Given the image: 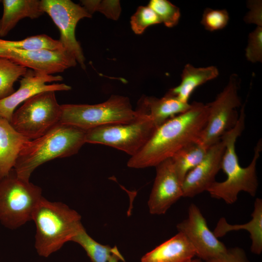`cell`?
I'll return each instance as SVG.
<instances>
[{
	"instance_id": "cell-20",
	"label": "cell",
	"mask_w": 262,
	"mask_h": 262,
	"mask_svg": "<svg viewBox=\"0 0 262 262\" xmlns=\"http://www.w3.org/2000/svg\"><path fill=\"white\" fill-rule=\"evenodd\" d=\"M251 217L248 222L242 225L230 224L225 218L222 217L217 222L213 232L218 238L231 231L246 230L250 234L251 252L256 255H260L262 252V200L260 198H256L255 200Z\"/></svg>"
},
{
	"instance_id": "cell-6",
	"label": "cell",
	"mask_w": 262,
	"mask_h": 262,
	"mask_svg": "<svg viewBox=\"0 0 262 262\" xmlns=\"http://www.w3.org/2000/svg\"><path fill=\"white\" fill-rule=\"evenodd\" d=\"M60 123L86 131L100 126L131 122L140 116L132 109L129 99L112 95L106 101L96 104L61 105Z\"/></svg>"
},
{
	"instance_id": "cell-34",
	"label": "cell",
	"mask_w": 262,
	"mask_h": 262,
	"mask_svg": "<svg viewBox=\"0 0 262 262\" xmlns=\"http://www.w3.org/2000/svg\"><path fill=\"white\" fill-rule=\"evenodd\" d=\"M189 262H204L199 259H193Z\"/></svg>"
},
{
	"instance_id": "cell-33",
	"label": "cell",
	"mask_w": 262,
	"mask_h": 262,
	"mask_svg": "<svg viewBox=\"0 0 262 262\" xmlns=\"http://www.w3.org/2000/svg\"><path fill=\"white\" fill-rule=\"evenodd\" d=\"M119 261L125 262V259L120 252H118L113 254L108 262H119Z\"/></svg>"
},
{
	"instance_id": "cell-28",
	"label": "cell",
	"mask_w": 262,
	"mask_h": 262,
	"mask_svg": "<svg viewBox=\"0 0 262 262\" xmlns=\"http://www.w3.org/2000/svg\"><path fill=\"white\" fill-rule=\"evenodd\" d=\"M82 6L90 14L99 11L108 18L117 19L120 13L121 7L118 0H81Z\"/></svg>"
},
{
	"instance_id": "cell-12",
	"label": "cell",
	"mask_w": 262,
	"mask_h": 262,
	"mask_svg": "<svg viewBox=\"0 0 262 262\" xmlns=\"http://www.w3.org/2000/svg\"><path fill=\"white\" fill-rule=\"evenodd\" d=\"M0 57L6 58L35 71L53 75L77 65L75 58L65 50H27L0 44Z\"/></svg>"
},
{
	"instance_id": "cell-9",
	"label": "cell",
	"mask_w": 262,
	"mask_h": 262,
	"mask_svg": "<svg viewBox=\"0 0 262 262\" xmlns=\"http://www.w3.org/2000/svg\"><path fill=\"white\" fill-rule=\"evenodd\" d=\"M238 89V77L233 74L216 98L206 104L207 119L198 142L207 148L219 141L237 124L239 115L236 108L241 105Z\"/></svg>"
},
{
	"instance_id": "cell-26",
	"label": "cell",
	"mask_w": 262,
	"mask_h": 262,
	"mask_svg": "<svg viewBox=\"0 0 262 262\" xmlns=\"http://www.w3.org/2000/svg\"><path fill=\"white\" fill-rule=\"evenodd\" d=\"M148 6L157 15L161 23L168 28L177 25L180 13L179 8L167 0H151Z\"/></svg>"
},
{
	"instance_id": "cell-25",
	"label": "cell",
	"mask_w": 262,
	"mask_h": 262,
	"mask_svg": "<svg viewBox=\"0 0 262 262\" xmlns=\"http://www.w3.org/2000/svg\"><path fill=\"white\" fill-rule=\"evenodd\" d=\"M0 44L7 47L22 50H65L59 40L41 34L28 37L20 40L10 41L0 38Z\"/></svg>"
},
{
	"instance_id": "cell-32",
	"label": "cell",
	"mask_w": 262,
	"mask_h": 262,
	"mask_svg": "<svg viewBox=\"0 0 262 262\" xmlns=\"http://www.w3.org/2000/svg\"><path fill=\"white\" fill-rule=\"evenodd\" d=\"M262 0H249L248 7L250 11L245 17V22L262 27Z\"/></svg>"
},
{
	"instance_id": "cell-15",
	"label": "cell",
	"mask_w": 262,
	"mask_h": 262,
	"mask_svg": "<svg viewBox=\"0 0 262 262\" xmlns=\"http://www.w3.org/2000/svg\"><path fill=\"white\" fill-rule=\"evenodd\" d=\"M226 140L221 139L211 146L203 160L186 175L182 182L183 197H193L207 191L216 180L215 176L221 169Z\"/></svg>"
},
{
	"instance_id": "cell-11",
	"label": "cell",
	"mask_w": 262,
	"mask_h": 262,
	"mask_svg": "<svg viewBox=\"0 0 262 262\" xmlns=\"http://www.w3.org/2000/svg\"><path fill=\"white\" fill-rule=\"evenodd\" d=\"M177 229L186 236L196 256L204 262L221 256L228 250L210 229L206 219L195 204L190 205L187 217L177 225Z\"/></svg>"
},
{
	"instance_id": "cell-29",
	"label": "cell",
	"mask_w": 262,
	"mask_h": 262,
	"mask_svg": "<svg viewBox=\"0 0 262 262\" xmlns=\"http://www.w3.org/2000/svg\"><path fill=\"white\" fill-rule=\"evenodd\" d=\"M229 20V15L226 10L206 8L203 14L201 23L206 30L213 32L225 28Z\"/></svg>"
},
{
	"instance_id": "cell-30",
	"label": "cell",
	"mask_w": 262,
	"mask_h": 262,
	"mask_svg": "<svg viewBox=\"0 0 262 262\" xmlns=\"http://www.w3.org/2000/svg\"><path fill=\"white\" fill-rule=\"evenodd\" d=\"M246 56L252 63L262 60V27L257 28L249 34Z\"/></svg>"
},
{
	"instance_id": "cell-17",
	"label": "cell",
	"mask_w": 262,
	"mask_h": 262,
	"mask_svg": "<svg viewBox=\"0 0 262 262\" xmlns=\"http://www.w3.org/2000/svg\"><path fill=\"white\" fill-rule=\"evenodd\" d=\"M195 250L181 232L162 243L142 256L140 262H189Z\"/></svg>"
},
{
	"instance_id": "cell-13",
	"label": "cell",
	"mask_w": 262,
	"mask_h": 262,
	"mask_svg": "<svg viewBox=\"0 0 262 262\" xmlns=\"http://www.w3.org/2000/svg\"><path fill=\"white\" fill-rule=\"evenodd\" d=\"M63 80L59 75L54 76L28 69L20 80L18 89L8 97L0 100V116L10 122L16 108L35 95L45 91H67L71 87L65 83H54Z\"/></svg>"
},
{
	"instance_id": "cell-4",
	"label": "cell",
	"mask_w": 262,
	"mask_h": 262,
	"mask_svg": "<svg viewBox=\"0 0 262 262\" xmlns=\"http://www.w3.org/2000/svg\"><path fill=\"white\" fill-rule=\"evenodd\" d=\"M36 227L34 246L41 257L48 258L71 241L82 225L81 216L61 202L44 197L33 215Z\"/></svg>"
},
{
	"instance_id": "cell-14",
	"label": "cell",
	"mask_w": 262,
	"mask_h": 262,
	"mask_svg": "<svg viewBox=\"0 0 262 262\" xmlns=\"http://www.w3.org/2000/svg\"><path fill=\"white\" fill-rule=\"evenodd\" d=\"M155 167L156 177L147 204L151 214L161 215L183 197L182 181L171 158L161 162Z\"/></svg>"
},
{
	"instance_id": "cell-10",
	"label": "cell",
	"mask_w": 262,
	"mask_h": 262,
	"mask_svg": "<svg viewBox=\"0 0 262 262\" xmlns=\"http://www.w3.org/2000/svg\"><path fill=\"white\" fill-rule=\"evenodd\" d=\"M41 8L58 28L59 40L64 49L85 69V58L81 45L76 39L75 29L81 19L90 18L92 15L83 6L70 0H41Z\"/></svg>"
},
{
	"instance_id": "cell-5",
	"label": "cell",
	"mask_w": 262,
	"mask_h": 262,
	"mask_svg": "<svg viewBox=\"0 0 262 262\" xmlns=\"http://www.w3.org/2000/svg\"><path fill=\"white\" fill-rule=\"evenodd\" d=\"M43 197L40 187L20 177L12 169L0 178V222L15 229L32 221Z\"/></svg>"
},
{
	"instance_id": "cell-23",
	"label": "cell",
	"mask_w": 262,
	"mask_h": 262,
	"mask_svg": "<svg viewBox=\"0 0 262 262\" xmlns=\"http://www.w3.org/2000/svg\"><path fill=\"white\" fill-rule=\"evenodd\" d=\"M81 246L91 262H108L112 255L119 251L116 246L102 245L93 239L82 225L71 241Z\"/></svg>"
},
{
	"instance_id": "cell-1",
	"label": "cell",
	"mask_w": 262,
	"mask_h": 262,
	"mask_svg": "<svg viewBox=\"0 0 262 262\" xmlns=\"http://www.w3.org/2000/svg\"><path fill=\"white\" fill-rule=\"evenodd\" d=\"M191 104L188 110L157 127L144 146L131 157L127 166L136 169L155 167L186 146L198 142L206 123L208 107L201 102Z\"/></svg>"
},
{
	"instance_id": "cell-2",
	"label": "cell",
	"mask_w": 262,
	"mask_h": 262,
	"mask_svg": "<svg viewBox=\"0 0 262 262\" xmlns=\"http://www.w3.org/2000/svg\"><path fill=\"white\" fill-rule=\"evenodd\" d=\"M245 107H242L236 125L224 135L225 149L223 155L221 169L226 174L225 180L214 182L207 189L213 198L222 199L228 204L235 203L240 192H245L255 196L258 187L256 174L257 160L262 150L260 140L254 148V154L250 164L246 167L239 164L235 151V143L245 128Z\"/></svg>"
},
{
	"instance_id": "cell-19",
	"label": "cell",
	"mask_w": 262,
	"mask_h": 262,
	"mask_svg": "<svg viewBox=\"0 0 262 262\" xmlns=\"http://www.w3.org/2000/svg\"><path fill=\"white\" fill-rule=\"evenodd\" d=\"M3 14L0 19V37L6 36L17 23L25 18L35 19L44 12L39 0H2Z\"/></svg>"
},
{
	"instance_id": "cell-7",
	"label": "cell",
	"mask_w": 262,
	"mask_h": 262,
	"mask_svg": "<svg viewBox=\"0 0 262 262\" xmlns=\"http://www.w3.org/2000/svg\"><path fill=\"white\" fill-rule=\"evenodd\" d=\"M62 110L55 92L45 91L30 98L13 114L10 123L28 139L43 135L60 123Z\"/></svg>"
},
{
	"instance_id": "cell-27",
	"label": "cell",
	"mask_w": 262,
	"mask_h": 262,
	"mask_svg": "<svg viewBox=\"0 0 262 262\" xmlns=\"http://www.w3.org/2000/svg\"><path fill=\"white\" fill-rule=\"evenodd\" d=\"M132 30L140 34L149 26L160 24L161 21L155 12L148 5L139 6L131 18Z\"/></svg>"
},
{
	"instance_id": "cell-8",
	"label": "cell",
	"mask_w": 262,
	"mask_h": 262,
	"mask_svg": "<svg viewBox=\"0 0 262 262\" xmlns=\"http://www.w3.org/2000/svg\"><path fill=\"white\" fill-rule=\"evenodd\" d=\"M138 112L140 116L134 121L86 130L85 143L104 145L124 151L131 157L135 155L157 128L148 115Z\"/></svg>"
},
{
	"instance_id": "cell-22",
	"label": "cell",
	"mask_w": 262,
	"mask_h": 262,
	"mask_svg": "<svg viewBox=\"0 0 262 262\" xmlns=\"http://www.w3.org/2000/svg\"><path fill=\"white\" fill-rule=\"evenodd\" d=\"M208 148L195 142L183 147L171 157L182 182L187 173L203 160Z\"/></svg>"
},
{
	"instance_id": "cell-16",
	"label": "cell",
	"mask_w": 262,
	"mask_h": 262,
	"mask_svg": "<svg viewBox=\"0 0 262 262\" xmlns=\"http://www.w3.org/2000/svg\"><path fill=\"white\" fill-rule=\"evenodd\" d=\"M191 105L168 91L161 98L143 96L136 110L148 115L158 127L170 118L188 110Z\"/></svg>"
},
{
	"instance_id": "cell-21",
	"label": "cell",
	"mask_w": 262,
	"mask_h": 262,
	"mask_svg": "<svg viewBox=\"0 0 262 262\" xmlns=\"http://www.w3.org/2000/svg\"><path fill=\"white\" fill-rule=\"evenodd\" d=\"M218 75L219 71L216 66L196 67L188 64L182 70L180 84L169 91L181 101L188 103V100L196 88L216 78Z\"/></svg>"
},
{
	"instance_id": "cell-24",
	"label": "cell",
	"mask_w": 262,
	"mask_h": 262,
	"mask_svg": "<svg viewBox=\"0 0 262 262\" xmlns=\"http://www.w3.org/2000/svg\"><path fill=\"white\" fill-rule=\"evenodd\" d=\"M28 69L6 58L0 57V100L13 94L14 85Z\"/></svg>"
},
{
	"instance_id": "cell-18",
	"label": "cell",
	"mask_w": 262,
	"mask_h": 262,
	"mask_svg": "<svg viewBox=\"0 0 262 262\" xmlns=\"http://www.w3.org/2000/svg\"><path fill=\"white\" fill-rule=\"evenodd\" d=\"M30 140L0 116V178L14 168L21 150Z\"/></svg>"
},
{
	"instance_id": "cell-3",
	"label": "cell",
	"mask_w": 262,
	"mask_h": 262,
	"mask_svg": "<svg viewBox=\"0 0 262 262\" xmlns=\"http://www.w3.org/2000/svg\"><path fill=\"white\" fill-rule=\"evenodd\" d=\"M85 130L60 123L43 135L27 142L14 169L18 176L30 180L32 173L42 164L77 154L85 143Z\"/></svg>"
},
{
	"instance_id": "cell-31",
	"label": "cell",
	"mask_w": 262,
	"mask_h": 262,
	"mask_svg": "<svg viewBox=\"0 0 262 262\" xmlns=\"http://www.w3.org/2000/svg\"><path fill=\"white\" fill-rule=\"evenodd\" d=\"M205 262H251L243 249L239 247L228 248L221 256Z\"/></svg>"
}]
</instances>
